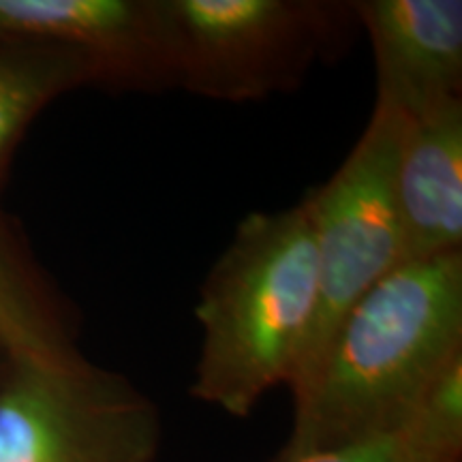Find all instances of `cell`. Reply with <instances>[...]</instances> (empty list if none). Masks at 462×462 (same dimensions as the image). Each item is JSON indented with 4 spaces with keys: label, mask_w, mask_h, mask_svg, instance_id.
Segmentation results:
<instances>
[{
    "label": "cell",
    "mask_w": 462,
    "mask_h": 462,
    "mask_svg": "<svg viewBox=\"0 0 462 462\" xmlns=\"http://www.w3.org/2000/svg\"><path fill=\"white\" fill-rule=\"evenodd\" d=\"M82 84H99V71L86 51L39 42H0V176L34 116Z\"/></svg>",
    "instance_id": "9"
},
{
    "label": "cell",
    "mask_w": 462,
    "mask_h": 462,
    "mask_svg": "<svg viewBox=\"0 0 462 462\" xmlns=\"http://www.w3.org/2000/svg\"><path fill=\"white\" fill-rule=\"evenodd\" d=\"M462 407L448 396H426L401 429L293 462H460Z\"/></svg>",
    "instance_id": "11"
},
{
    "label": "cell",
    "mask_w": 462,
    "mask_h": 462,
    "mask_svg": "<svg viewBox=\"0 0 462 462\" xmlns=\"http://www.w3.org/2000/svg\"><path fill=\"white\" fill-rule=\"evenodd\" d=\"M0 351L11 362L75 360L60 310L32 265L0 231Z\"/></svg>",
    "instance_id": "10"
},
{
    "label": "cell",
    "mask_w": 462,
    "mask_h": 462,
    "mask_svg": "<svg viewBox=\"0 0 462 462\" xmlns=\"http://www.w3.org/2000/svg\"><path fill=\"white\" fill-rule=\"evenodd\" d=\"M460 356L462 253L401 263L351 306L291 390L293 426L276 462L401 429Z\"/></svg>",
    "instance_id": "1"
},
{
    "label": "cell",
    "mask_w": 462,
    "mask_h": 462,
    "mask_svg": "<svg viewBox=\"0 0 462 462\" xmlns=\"http://www.w3.org/2000/svg\"><path fill=\"white\" fill-rule=\"evenodd\" d=\"M0 42L82 50L109 88H176L165 0H0Z\"/></svg>",
    "instance_id": "6"
},
{
    "label": "cell",
    "mask_w": 462,
    "mask_h": 462,
    "mask_svg": "<svg viewBox=\"0 0 462 462\" xmlns=\"http://www.w3.org/2000/svg\"><path fill=\"white\" fill-rule=\"evenodd\" d=\"M317 309V263L306 201L251 212L199 289V357L190 394L246 418L291 385Z\"/></svg>",
    "instance_id": "2"
},
{
    "label": "cell",
    "mask_w": 462,
    "mask_h": 462,
    "mask_svg": "<svg viewBox=\"0 0 462 462\" xmlns=\"http://www.w3.org/2000/svg\"><path fill=\"white\" fill-rule=\"evenodd\" d=\"M394 193L402 263L462 253V99L404 118Z\"/></svg>",
    "instance_id": "8"
},
{
    "label": "cell",
    "mask_w": 462,
    "mask_h": 462,
    "mask_svg": "<svg viewBox=\"0 0 462 462\" xmlns=\"http://www.w3.org/2000/svg\"><path fill=\"white\" fill-rule=\"evenodd\" d=\"M354 11L371 39L377 103L415 118L462 99L460 0H357Z\"/></svg>",
    "instance_id": "7"
},
{
    "label": "cell",
    "mask_w": 462,
    "mask_h": 462,
    "mask_svg": "<svg viewBox=\"0 0 462 462\" xmlns=\"http://www.w3.org/2000/svg\"><path fill=\"white\" fill-rule=\"evenodd\" d=\"M176 88L227 103L298 88L357 24L338 0H165Z\"/></svg>",
    "instance_id": "3"
},
{
    "label": "cell",
    "mask_w": 462,
    "mask_h": 462,
    "mask_svg": "<svg viewBox=\"0 0 462 462\" xmlns=\"http://www.w3.org/2000/svg\"><path fill=\"white\" fill-rule=\"evenodd\" d=\"M402 129L404 116L374 101L366 129L338 170L304 195L315 242L317 309L289 390L313 371L351 306L402 263L394 193Z\"/></svg>",
    "instance_id": "4"
},
{
    "label": "cell",
    "mask_w": 462,
    "mask_h": 462,
    "mask_svg": "<svg viewBox=\"0 0 462 462\" xmlns=\"http://www.w3.org/2000/svg\"><path fill=\"white\" fill-rule=\"evenodd\" d=\"M159 446L154 402L82 357L9 362L0 379V462H152Z\"/></svg>",
    "instance_id": "5"
}]
</instances>
